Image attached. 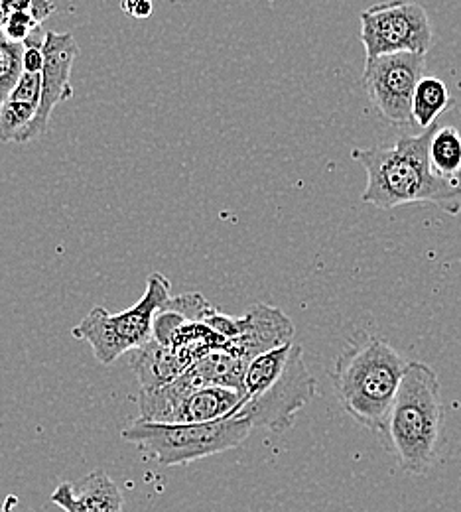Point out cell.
I'll return each mask as SVG.
<instances>
[{"instance_id": "19", "label": "cell", "mask_w": 461, "mask_h": 512, "mask_svg": "<svg viewBox=\"0 0 461 512\" xmlns=\"http://www.w3.org/2000/svg\"><path fill=\"white\" fill-rule=\"evenodd\" d=\"M38 30H42V22H38L32 12L8 14L4 26V34L14 42H26Z\"/></svg>"}, {"instance_id": "14", "label": "cell", "mask_w": 461, "mask_h": 512, "mask_svg": "<svg viewBox=\"0 0 461 512\" xmlns=\"http://www.w3.org/2000/svg\"><path fill=\"white\" fill-rule=\"evenodd\" d=\"M454 107V99L450 97L448 85L434 75H424L416 87L412 101V119L414 125L426 128L438 125L440 115L448 113Z\"/></svg>"}, {"instance_id": "2", "label": "cell", "mask_w": 461, "mask_h": 512, "mask_svg": "<svg viewBox=\"0 0 461 512\" xmlns=\"http://www.w3.org/2000/svg\"><path fill=\"white\" fill-rule=\"evenodd\" d=\"M408 361L373 333H357L337 355L330 377L339 406L359 426L381 434Z\"/></svg>"}, {"instance_id": "4", "label": "cell", "mask_w": 461, "mask_h": 512, "mask_svg": "<svg viewBox=\"0 0 461 512\" xmlns=\"http://www.w3.org/2000/svg\"><path fill=\"white\" fill-rule=\"evenodd\" d=\"M316 390L318 383L304 361V349L292 341L249 361L245 398L237 416L247 418L253 428L280 434L294 426L296 414Z\"/></svg>"}, {"instance_id": "18", "label": "cell", "mask_w": 461, "mask_h": 512, "mask_svg": "<svg viewBox=\"0 0 461 512\" xmlns=\"http://www.w3.org/2000/svg\"><path fill=\"white\" fill-rule=\"evenodd\" d=\"M166 310H172L180 316H184L188 321H207L213 318L219 310L215 306H211L207 302V298H203L201 294H182L176 298H170L164 304Z\"/></svg>"}, {"instance_id": "20", "label": "cell", "mask_w": 461, "mask_h": 512, "mask_svg": "<svg viewBox=\"0 0 461 512\" xmlns=\"http://www.w3.org/2000/svg\"><path fill=\"white\" fill-rule=\"evenodd\" d=\"M121 6L132 18H148L154 8L150 0H123Z\"/></svg>"}, {"instance_id": "12", "label": "cell", "mask_w": 461, "mask_h": 512, "mask_svg": "<svg viewBox=\"0 0 461 512\" xmlns=\"http://www.w3.org/2000/svg\"><path fill=\"white\" fill-rule=\"evenodd\" d=\"M190 367L192 361L182 351L170 345H162L154 337L150 343L134 351L131 361V369L138 379L140 390L172 383Z\"/></svg>"}, {"instance_id": "6", "label": "cell", "mask_w": 461, "mask_h": 512, "mask_svg": "<svg viewBox=\"0 0 461 512\" xmlns=\"http://www.w3.org/2000/svg\"><path fill=\"white\" fill-rule=\"evenodd\" d=\"M168 300L170 280L160 272H152L142 298L132 308L119 314L93 308L71 333L75 339H83L91 345L101 365H113L127 351H136L152 341L154 318Z\"/></svg>"}, {"instance_id": "8", "label": "cell", "mask_w": 461, "mask_h": 512, "mask_svg": "<svg viewBox=\"0 0 461 512\" xmlns=\"http://www.w3.org/2000/svg\"><path fill=\"white\" fill-rule=\"evenodd\" d=\"M424 69L426 56L422 54L404 52L365 60L361 81L371 105L385 121L398 127L414 125L412 101Z\"/></svg>"}, {"instance_id": "9", "label": "cell", "mask_w": 461, "mask_h": 512, "mask_svg": "<svg viewBox=\"0 0 461 512\" xmlns=\"http://www.w3.org/2000/svg\"><path fill=\"white\" fill-rule=\"evenodd\" d=\"M44 52H46V64L42 69V95H40V107L34 117V121L24 128V132L18 136L16 142H32L38 136H42L48 127L50 119L60 103H66L73 97V85H71V69L75 64V58L79 56V46L71 32H46L44 40Z\"/></svg>"}, {"instance_id": "7", "label": "cell", "mask_w": 461, "mask_h": 512, "mask_svg": "<svg viewBox=\"0 0 461 512\" xmlns=\"http://www.w3.org/2000/svg\"><path fill=\"white\" fill-rule=\"evenodd\" d=\"M432 40V20L420 2L387 0L361 12L365 60L404 52L426 56Z\"/></svg>"}, {"instance_id": "5", "label": "cell", "mask_w": 461, "mask_h": 512, "mask_svg": "<svg viewBox=\"0 0 461 512\" xmlns=\"http://www.w3.org/2000/svg\"><path fill=\"white\" fill-rule=\"evenodd\" d=\"M253 430V424L237 414L201 424H162L138 418L123 428L121 438L144 459L160 467H176L239 448Z\"/></svg>"}, {"instance_id": "3", "label": "cell", "mask_w": 461, "mask_h": 512, "mask_svg": "<svg viewBox=\"0 0 461 512\" xmlns=\"http://www.w3.org/2000/svg\"><path fill=\"white\" fill-rule=\"evenodd\" d=\"M442 384L422 361H408L395 404L381 436L398 467L414 477L428 475L440 455Z\"/></svg>"}, {"instance_id": "21", "label": "cell", "mask_w": 461, "mask_h": 512, "mask_svg": "<svg viewBox=\"0 0 461 512\" xmlns=\"http://www.w3.org/2000/svg\"><path fill=\"white\" fill-rule=\"evenodd\" d=\"M0 4L6 10V14L32 12V8H34V0H0Z\"/></svg>"}, {"instance_id": "16", "label": "cell", "mask_w": 461, "mask_h": 512, "mask_svg": "<svg viewBox=\"0 0 461 512\" xmlns=\"http://www.w3.org/2000/svg\"><path fill=\"white\" fill-rule=\"evenodd\" d=\"M24 73V42L10 40L0 32V105L8 99Z\"/></svg>"}, {"instance_id": "17", "label": "cell", "mask_w": 461, "mask_h": 512, "mask_svg": "<svg viewBox=\"0 0 461 512\" xmlns=\"http://www.w3.org/2000/svg\"><path fill=\"white\" fill-rule=\"evenodd\" d=\"M38 113L36 103L6 99L0 105V142H16Z\"/></svg>"}, {"instance_id": "1", "label": "cell", "mask_w": 461, "mask_h": 512, "mask_svg": "<svg viewBox=\"0 0 461 512\" xmlns=\"http://www.w3.org/2000/svg\"><path fill=\"white\" fill-rule=\"evenodd\" d=\"M438 125L420 134L400 136L393 146L355 148L351 158L363 166L367 186L361 201L377 209L402 205H436L461 215V180L438 176L430 162V142Z\"/></svg>"}, {"instance_id": "11", "label": "cell", "mask_w": 461, "mask_h": 512, "mask_svg": "<svg viewBox=\"0 0 461 512\" xmlns=\"http://www.w3.org/2000/svg\"><path fill=\"white\" fill-rule=\"evenodd\" d=\"M50 501L66 512H123L125 499L103 469L87 473L77 483H60Z\"/></svg>"}, {"instance_id": "13", "label": "cell", "mask_w": 461, "mask_h": 512, "mask_svg": "<svg viewBox=\"0 0 461 512\" xmlns=\"http://www.w3.org/2000/svg\"><path fill=\"white\" fill-rule=\"evenodd\" d=\"M243 394L229 386H199L180 404L172 424H201L237 414Z\"/></svg>"}, {"instance_id": "22", "label": "cell", "mask_w": 461, "mask_h": 512, "mask_svg": "<svg viewBox=\"0 0 461 512\" xmlns=\"http://www.w3.org/2000/svg\"><path fill=\"white\" fill-rule=\"evenodd\" d=\"M6 18H8V14H6V10H4V8H2V4H0V32H4Z\"/></svg>"}, {"instance_id": "15", "label": "cell", "mask_w": 461, "mask_h": 512, "mask_svg": "<svg viewBox=\"0 0 461 512\" xmlns=\"http://www.w3.org/2000/svg\"><path fill=\"white\" fill-rule=\"evenodd\" d=\"M430 162L438 176L446 180H460L461 132L458 128L438 125L430 142Z\"/></svg>"}, {"instance_id": "10", "label": "cell", "mask_w": 461, "mask_h": 512, "mask_svg": "<svg viewBox=\"0 0 461 512\" xmlns=\"http://www.w3.org/2000/svg\"><path fill=\"white\" fill-rule=\"evenodd\" d=\"M294 333V323L282 310L259 302L237 320V335L227 341L223 351L249 363L263 353L292 343Z\"/></svg>"}]
</instances>
